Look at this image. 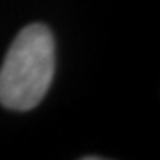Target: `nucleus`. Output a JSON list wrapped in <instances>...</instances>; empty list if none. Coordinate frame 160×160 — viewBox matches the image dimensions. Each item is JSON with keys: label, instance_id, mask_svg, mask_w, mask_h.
<instances>
[{"label": "nucleus", "instance_id": "obj_1", "mask_svg": "<svg viewBox=\"0 0 160 160\" xmlns=\"http://www.w3.org/2000/svg\"><path fill=\"white\" fill-rule=\"evenodd\" d=\"M55 71V43L50 29L30 23L20 30L0 68V103L30 110L43 102Z\"/></svg>", "mask_w": 160, "mask_h": 160}]
</instances>
